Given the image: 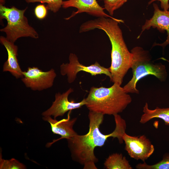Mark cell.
<instances>
[{
  "label": "cell",
  "mask_w": 169,
  "mask_h": 169,
  "mask_svg": "<svg viewBox=\"0 0 169 169\" xmlns=\"http://www.w3.org/2000/svg\"><path fill=\"white\" fill-rule=\"evenodd\" d=\"M89 121L88 132L83 135L78 134L70 139H67L68 146L72 159L84 165V169H97L95 164L98 159L94 154L96 147L103 146L108 138H117L120 144L124 141L123 137L126 127L125 120L119 114L114 116L115 123L114 130L111 133L105 135L100 131V125L103 123L104 115L89 111Z\"/></svg>",
  "instance_id": "obj_1"
},
{
  "label": "cell",
  "mask_w": 169,
  "mask_h": 169,
  "mask_svg": "<svg viewBox=\"0 0 169 169\" xmlns=\"http://www.w3.org/2000/svg\"><path fill=\"white\" fill-rule=\"evenodd\" d=\"M121 19L101 17L82 23L79 33L98 29L103 30L108 36L111 45V64L109 68L111 75L110 81L121 85L124 78L131 68L132 54L124 41L119 23H124Z\"/></svg>",
  "instance_id": "obj_2"
},
{
  "label": "cell",
  "mask_w": 169,
  "mask_h": 169,
  "mask_svg": "<svg viewBox=\"0 0 169 169\" xmlns=\"http://www.w3.org/2000/svg\"><path fill=\"white\" fill-rule=\"evenodd\" d=\"M85 99L89 111L113 115L122 112L132 101L123 87L115 83L108 88L91 87Z\"/></svg>",
  "instance_id": "obj_3"
},
{
  "label": "cell",
  "mask_w": 169,
  "mask_h": 169,
  "mask_svg": "<svg viewBox=\"0 0 169 169\" xmlns=\"http://www.w3.org/2000/svg\"><path fill=\"white\" fill-rule=\"evenodd\" d=\"M131 52L133 56L131 67L133 76L123 87L126 93L139 94V91L136 88V84L147 75H152L161 82L165 81L167 76L165 66L161 63H155L153 61L149 51L141 47L136 46Z\"/></svg>",
  "instance_id": "obj_4"
},
{
  "label": "cell",
  "mask_w": 169,
  "mask_h": 169,
  "mask_svg": "<svg viewBox=\"0 0 169 169\" xmlns=\"http://www.w3.org/2000/svg\"><path fill=\"white\" fill-rule=\"evenodd\" d=\"M27 7L20 9L13 6L10 8L0 4V19H5L7 24L1 29V32H4L6 38L14 43L18 38L22 37H30L38 39L39 35L37 31L29 24L24 13Z\"/></svg>",
  "instance_id": "obj_5"
},
{
  "label": "cell",
  "mask_w": 169,
  "mask_h": 169,
  "mask_svg": "<svg viewBox=\"0 0 169 169\" xmlns=\"http://www.w3.org/2000/svg\"><path fill=\"white\" fill-rule=\"evenodd\" d=\"M69 60V63H63L60 68L61 75L67 76L68 82L69 84L75 81L77 74L80 71L89 73L92 76L104 74L110 79L111 78L109 68L101 66L97 61L90 66H85L80 63L76 55L72 53L70 54Z\"/></svg>",
  "instance_id": "obj_6"
},
{
  "label": "cell",
  "mask_w": 169,
  "mask_h": 169,
  "mask_svg": "<svg viewBox=\"0 0 169 169\" xmlns=\"http://www.w3.org/2000/svg\"><path fill=\"white\" fill-rule=\"evenodd\" d=\"M21 80L25 86L33 91H41L51 88L57 74L54 69L44 71L37 67H29L23 71Z\"/></svg>",
  "instance_id": "obj_7"
},
{
  "label": "cell",
  "mask_w": 169,
  "mask_h": 169,
  "mask_svg": "<svg viewBox=\"0 0 169 169\" xmlns=\"http://www.w3.org/2000/svg\"><path fill=\"white\" fill-rule=\"evenodd\" d=\"M123 138L125 144V150L131 158L136 160L145 161L154 151V146L144 135L132 136L125 133Z\"/></svg>",
  "instance_id": "obj_8"
},
{
  "label": "cell",
  "mask_w": 169,
  "mask_h": 169,
  "mask_svg": "<svg viewBox=\"0 0 169 169\" xmlns=\"http://www.w3.org/2000/svg\"><path fill=\"white\" fill-rule=\"evenodd\" d=\"M73 91V89L70 88L62 94L59 92L56 93L54 101L48 109L42 113V115L52 116L54 119H56L58 116H63L68 111L79 109L85 105L86 104L85 98L78 102L69 100L68 96Z\"/></svg>",
  "instance_id": "obj_9"
},
{
  "label": "cell",
  "mask_w": 169,
  "mask_h": 169,
  "mask_svg": "<svg viewBox=\"0 0 169 169\" xmlns=\"http://www.w3.org/2000/svg\"><path fill=\"white\" fill-rule=\"evenodd\" d=\"M154 8V14L149 19H146L145 24L142 26L141 31L137 38H140L142 33L146 30H148L151 27L156 28L160 32H167V37L166 40L161 44H154L153 46H160L164 48L169 44V11L161 10L155 3H153Z\"/></svg>",
  "instance_id": "obj_10"
},
{
  "label": "cell",
  "mask_w": 169,
  "mask_h": 169,
  "mask_svg": "<svg viewBox=\"0 0 169 169\" xmlns=\"http://www.w3.org/2000/svg\"><path fill=\"white\" fill-rule=\"evenodd\" d=\"M62 7L64 9L74 7L77 9L76 12H73L71 16L65 18L67 20L78 14L84 12L97 18L105 17L115 18L106 14L104 10V8L100 6L96 0H68L63 1Z\"/></svg>",
  "instance_id": "obj_11"
},
{
  "label": "cell",
  "mask_w": 169,
  "mask_h": 169,
  "mask_svg": "<svg viewBox=\"0 0 169 169\" xmlns=\"http://www.w3.org/2000/svg\"><path fill=\"white\" fill-rule=\"evenodd\" d=\"M71 110L69 111L66 119H63L60 120L53 119L51 116H43V119L49 122L50 125L52 132L55 134L60 135L61 137L52 142L48 143L47 147H49L53 143L57 141L62 139H70L77 133L73 129V126L77 121V118H74L70 119V114Z\"/></svg>",
  "instance_id": "obj_12"
},
{
  "label": "cell",
  "mask_w": 169,
  "mask_h": 169,
  "mask_svg": "<svg viewBox=\"0 0 169 169\" xmlns=\"http://www.w3.org/2000/svg\"><path fill=\"white\" fill-rule=\"evenodd\" d=\"M0 43L5 47L8 53V59L3 64V71L9 72L17 79H21L23 76V71L17 58L18 46L2 36L0 37Z\"/></svg>",
  "instance_id": "obj_13"
},
{
  "label": "cell",
  "mask_w": 169,
  "mask_h": 169,
  "mask_svg": "<svg viewBox=\"0 0 169 169\" xmlns=\"http://www.w3.org/2000/svg\"><path fill=\"white\" fill-rule=\"evenodd\" d=\"M143 112L140 120V123L144 124L153 118H158L162 120L165 125H169V107L160 108L157 107L155 109L151 110L149 109L148 104L146 102Z\"/></svg>",
  "instance_id": "obj_14"
},
{
  "label": "cell",
  "mask_w": 169,
  "mask_h": 169,
  "mask_svg": "<svg viewBox=\"0 0 169 169\" xmlns=\"http://www.w3.org/2000/svg\"><path fill=\"white\" fill-rule=\"evenodd\" d=\"M104 165L107 169H133L125 157L121 153H114L109 155Z\"/></svg>",
  "instance_id": "obj_15"
},
{
  "label": "cell",
  "mask_w": 169,
  "mask_h": 169,
  "mask_svg": "<svg viewBox=\"0 0 169 169\" xmlns=\"http://www.w3.org/2000/svg\"><path fill=\"white\" fill-rule=\"evenodd\" d=\"M136 167L137 169H169V154H166L161 161L155 164L148 165L144 161L137 164Z\"/></svg>",
  "instance_id": "obj_16"
},
{
  "label": "cell",
  "mask_w": 169,
  "mask_h": 169,
  "mask_svg": "<svg viewBox=\"0 0 169 169\" xmlns=\"http://www.w3.org/2000/svg\"><path fill=\"white\" fill-rule=\"evenodd\" d=\"M27 3L39 2L46 3L47 9L54 13L57 12L62 7L63 0H25Z\"/></svg>",
  "instance_id": "obj_17"
},
{
  "label": "cell",
  "mask_w": 169,
  "mask_h": 169,
  "mask_svg": "<svg viewBox=\"0 0 169 169\" xmlns=\"http://www.w3.org/2000/svg\"><path fill=\"white\" fill-rule=\"evenodd\" d=\"M26 167L23 164L16 159L12 158L10 160H5L0 155V169H25Z\"/></svg>",
  "instance_id": "obj_18"
},
{
  "label": "cell",
  "mask_w": 169,
  "mask_h": 169,
  "mask_svg": "<svg viewBox=\"0 0 169 169\" xmlns=\"http://www.w3.org/2000/svg\"><path fill=\"white\" fill-rule=\"evenodd\" d=\"M128 0H103L105 9L111 16L114 12L119 9Z\"/></svg>",
  "instance_id": "obj_19"
},
{
  "label": "cell",
  "mask_w": 169,
  "mask_h": 169,
  "mask_svg": "<svg viewBox=\"0 0 169 169\" xmlns=\"http://www.w3.org/2000/svg\"><path fill=\"white\" fill-rule=\"evenodd\" d=\"M48 10L45 5L43 4H39L35 7L34 11V14L37 19L42 20L46 17Z\"/></svg>",
  "instance_id": "obj_20"
},
{
  "label": "cell",
  "mask_w": 169,
  "mask_h": 169,
  "mask_svg": "<svg viewBox=\"0 0 169 169\" xmlns=\"http://www.w3.org/2000/svg\"><path fill=\"white\" fill-rule=\"evenodd\" d=\"M159 1L161 3V7L164 11H168L169 9V0H150L148 3L149 5L153 2L156 1Z\"/></svg>",
  "instance_id": "obj_21"
},
{
  "label": "cell",
  "mask_w": 169,
  "mask_h": 169,
  "mask_svg": "<svg viewBox=\"0 0 169 169\" xmlns=\"http://www.w3.org/2000/svg\"><path fill=\"white\" fill-rule=\"evenodd\" d=\"M6 0H0V4L4 5Z\"/></svg>",
  "instance_id": "obj_22"
}]
</instances>
